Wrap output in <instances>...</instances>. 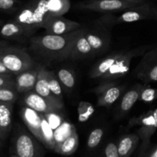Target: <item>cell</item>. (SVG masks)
Segmentation results:
<instances>
[{"mask_svg":"<svg viewBox=\"0 0 157 157\" xmlns=\"http://www.w3.org/2000/svg\"><path fill=\"white\" fill-rule=\"evenodd\" d=\"M78 30L79 29L65 35L46 33L43 36H32L29 39V49L35 55L46 62L69 59Z\"/></svg>","mask_w":157,"mask_h":157,"instance_id":"6da1fadb","label":"cell"},{"mask_svg":"<svg viewBox=\"0 0 157 157\" xmlns=\"http://www.w3.org/2000/svg\"><path fill=\"white\" fill-rule=\"evenodd\" d=\"M50 18L46 10V0H32L18 13L14 21L23 26L30 36L37 29H43Z\"/></svg>","mask_w":157,"mask_h":157,"instance_id":"7a4b0ae2","label":"cell"},{"mask_svg":"<svg viewBox=\"0 0 157 157\" xmlns=\"http://www.w3.org/2000/svg\"><path fill=\"white\" fill-rule=\"evenodd\" d=\"M0 62L13 75L33 69L35 66L33 58L25 49L8 45L0 46Z\"/></svg>","mask_w":157,"mask_h":157,"instance_id":"3957f363","label":"cell"},{"mask_svg":"<svg viewBox=\"0 0 157 157\" xmlns=\"http://www.w3.org/2000/svg\"><path fill=\"white\" fill-rule=\"evenodd\" d=\"M15 154L19 157H43L44 150L33 134L19 125L16 126L13 139Z\"/></svg>","mask_w":157,"mask_h":157,"instance_id":"277c9868","label":"cell"},{"mask_svg":"<svg viewBox=\"0 0 157 157\" xmlns=\"http://www.w3.org/2000/svg\"><path fill=\"white\" fill-rule=\"evenodd\" d=\"M140 126L137 134L142 140L140 157H144L150 144L151 137L157 129V107L129 120V126Z\"/></svg>","mask_w":157,"mask_h":157,"instance_id":"5b68a950","label":"cell"},{"mask_svg":"<svg viewBox=\"0 0 157 157\" xmlns=\"http://www.w3.org/2000/svg\"><path fill=\"white\" fill-rule=\"evenodd\" d=\"M151 47V46H143L129 50L123 51L121 56L101 77L100 79L105 82H109L124 76L129 72L132 60L136 57L144 55L146 52L150 50Z\"/></svg>","mask_w":157,"mask_h":157,"instance_id":"8992f818","label":"cell"},{"mask_svg":"<svg viewBox=\"0 0 157 157\" xmlns=\"http://www.w3.org/2000/svg\"><path fill=\"white\" fill-rule=\"evenodd\" d=\"M136 4L124 0H85L76 4L75 7L80 10L99 12V13H113L126 10L136 6Z\"/></svg>","mask_w":157,"mask_h":157,"instance_id":"52a82bcc","label":"cell"},{"mask_svg":"<svg viewBox=\"0 0 157 157\" xmlns=\"http://www.w3.org/2000/svg\"><path fill=\"white\" fill-rule=\"evenodd\" d=\"M134 74L145 84L157 82V51L155 48L143 55Z\"/></svg>","mask_w":157,"mask_h":157,"instance_id":"ba28073f","label":"cell"},{"mask_svg":"<svg viewBox=\"0 0 157 157\" xmlns=\"http://www.w3.org/2000/svg\"><path fill=\"white\" fill-rule=\"evenodd\" d=\"M123 86L112 81L105 82L96 87L93 90L97 95V105L102 107H109L121 96Z\"/></svg>","mask_w":157,"mask_h":157,"instance_id":"9c48e42d","label":"cell"},{"mask_svg":"<svg viewBox=\"0 0 157 157\" xmlns=\"http://www.w3.org/2000/svg\"><path fill=\"white\" fill-rule=\"evenodd\" d=\"M24 104L39 113L61 112L64 109V105L55 103L46 98L39 96L34 90L25 93L24 96Z\"/></svg>","mask_w":157,"mask_h":157,"instance_id":"30bf717a","label":"cell"},{"mask_svg":"<svg viewBox=\"0 0 157 157\" xmlns=\"http://www.w3.org/2000/svg\"><path fill=\"white\" fill-rule=\"evenodd\" d=\"M154 9L148 3H142L127 9L115 19V24L131 23L153 17Z\"/></svg>","mask_w":157,"mask_h":157,"instance_id":"8fae6325","label":"cell"},{"mask_svg":"<svg viewBox=\"0 0 157 157\" xmlns=\"http://www.w3.org/2000/svg\"><path fill=\"white\" fill-rule=\"evenodd\" d=\"M80 28L79 22L66 19L63 16L51 17L43 27L46 33L52 35H65Z\"/></svg>","mask_w":157,"mask_h":157,"instance_id":"7c38bea8","label":"cell"},{"mask_svg":"<svg viewBox=\"0 0 157 157\" xmlns=\"http://www.w3.org/2000/svg\"><path fill=\"white\" fill-rule=\"evenodd\" d=\"M20 116L29 130L39 143H43L41 133V123L43 113H39L24 105L20 109Z\"/></svg>","mask_w":157,"mask_h":157,"instance_id":"4fadbf2b","label":"cell"},{"mask_svg":"<svg viewBox=\"0 0 157 157\" xmlns=\"http://www.w3.org/2000/svg\"><path fill=\"white\" fill-rule=\"evenodd\" d=\"M86 37L96 56L103 53L108 49L110 44L109 35L104 29H93L90 31L86 29Z\"/></svg>","mask_w":157,"mask_h":157,"instance_id":"5bb4252c","label":"cell"},{"mask_svg":"<svg viewBox=\"0 0 157 157\" xmlns=\"http://www.w3.org/2000/svg\"><path fill=\"white\" fill-rule=\"evenodd\" d=\"M93 56L96 55L93 52L90 43L87 41L86 37V29L82 28L79 29L72 46L69 59L78 60Z\"/></svg>","mask_w":157,"mask_h":157,"instance_id":"9a60e30c","label":"cell"},{"mask_svg":"<svg viewBox=\"0 0 157 157\" xmlns=\"http://www.w3.org/2000/svg\"><path fill=\"white\" fill-rule=\"evenodd\" d=\"M39 66L37 68H33L16 75L15 78L16 89L18 93H26L34 90L37 79Z\"/></svg>","mask_w":157,"mask_h":157,"instance_id":"2e32d148","label":"cell"},{"mask_svg":"<svg viewBox=\"0 0 157 157\" xmlns=\"http://www.w3.org/2000/svg\"><path fill=\"white\" fill-rule=\"evenodd\" d=\"M48 71L49 70L45 66H39V72H38L37 79H36L34 91L38 93L39 96L46 98V99L51 101V102L63 105V102L59 101L51 93L49 86V81H48Z\"/></svg>","mask_w":157,"mask_h":157,"instance_id":"e0dca14e","label":"cell"},{"mask_svg":"<svg viewBox=\"0 0 157 157\" xmlns=\"http://www.w3.org/2000/svg\"><path fill=\"white\" fill-rule=\"evenodd\" d=\"M138 134H126L120 139L117 145L118 152L120 157H129L136 150L140 143Z\"/></svg>","mask_w":157,"mask_h":157,"instance_id":"ac0fdd59","label":"cell"},{"mask_svg":"<svg viewBox=\"0 0 157 157\" xmlns=\"http://www.w3.org/2000/svg\"><path fill=\"white\" fill-rule=\"evenodd\" d=\"M123 51L117 52L115 53L110 54L109 56L104 57L100 61L97 62L96 64L93 66V69L90 70V76L92 78H100L110 67L116 62V60L121 56Z\"/></svg>","mask_w":157,"mask_h":157,"instance_id":"d6986e66","label":"cell"},{"mask_svg":"<svg viewBox=\"0 0 157 157\" xmlns=\"http://www.w3.org/2000/svg\"><path fill=\"white\" fill-rule=\"evenodd\" d=\"M13 104L0 101V131L6 138L12 128Z\"/></svg>","mask_w":157,"mask_h":157,"instance_id":"ffe728a7","label":"cell"},{"mask_svg":"<svg viewBox=\"0 0 157 157\" xmlns=\"http://www.w3.org/2000/svg\"><path fill=\"white\" fill-rule=\"evenodd\" d=\"M143 86V85H141V84H136L135 86H133L125 93L120 105V110L122 114H126L129 113L133 105L136 103L140 98V92Z\"/></svg>","mask_w":157,"mask_h":157,"instance_id":"44dd1931","label":"cell"},{"mask_svg":"<svg viewBox=\"0 0 157 157\" xmlns=\"http://www.w3.org/2000/svg\"><path fill=\"white\" fill-rule=\"evenodd\" d=\"M0 35L7 39H19L24 36H29L25 29L14 20L10 21L2 25Z\"/></svg>","mask_w":157,"mask_h":157,"instance_id":"7402d4cb","label":"cell"},{"mask_svg":"<svg viewBox=\"0 0 157 157\" xmlns=\"http://www.w3.org/2000/svg\"><path fill=\"white\" fill-rule=\"evenodd\" d=\"M46 6L50 17L62 16L70 8L69 0H46Z\"/></svg>","mask_w":157,"mask_h":157,"instance_id":"603a6c76","label":"cell"},{"mask_svg":"<svg viewBox=\"0 0 157 157\" xmlns=\"http://www.w3.org/2000/svg\"><path fill=\"white\" fill-rule=\"evenodd\" d=\"M78 146V136L76 131L69 136L61 144L55 148L54 151L63 155H70L76 151Z\"/></svg>","mask_w":157,"mask_h":157,"instance_id":"cb8c5ba5","label":"cell"},{"mask_svg":"<svg viewBox=\"0 0 157 157\" xmlns=\"http://www.w3.org/2000/svg\"><path fill=\"white\" fill-rule=\"evenodd\" d=\"M75 131L76 129L73 124L66 120H64L63 123L56 129L54 130V138H55L56 143L55 148L61 144L66 139H67Z\"/></svg>","mask_w":157,"mask_h":157,"instance_id":"d4e9b609","label":"cell"},{"mask_svg":"<svg viewBox=\"0 0 157 157\" xmlns=\"http://www.w3.org/2000/svg\"><path fill=\"white\" fill-rule=\"evenodd\" d=\"M56 76L65 90L69 92L73 90L75 86V78L72 70L66 68H62L58 70Z\"/></svg>","mask_w":157,"mask_h":157,"instance_id":"484cf974","label":"cell"},{"mask_svg":"<svg viewBox=\"0 0 157 157\" xmlns=\"http://www.w3.org/2000/svg\"><path fill=\"white\" fill-rule=\"evenodd\" d=\"M41 133L43 136V144L47 149L54 150L55 149L56 143L54 138V130L51 128L47 120H46L44 115L43 114L41 123Z\"/></svg>","mask_w":157,"mask_h":157,"instance_id":"4316f807","label":"cell"},{"mask_svg":"<svg viewBox=\"0 0 157 157\" xmlns=\"http://www.w3.org/2000/svg\"><path fill=\"white\" fill-rule=\"evenodd\" d=\"M48 81H49V86L51 93L59 101L63 102V87L57 78L56 74L54 73L52 71H48Z\"/></svg>","mask_w":157,"mask_h":157,"instance_id":"83f0119b","label":"cell"},{"mask_svg":"<svg viewBox=\"0 0 157 157\" xmlns=\"http://www.w3.org/2000/svg\"><path fill=\"white\" fill-rule=\"evenodd\" d=\"M95 109L90 102L86 101H81L78 103V120L80 123H86L93 116Z\"/></svg>","mask_w":157,"mask_h":157,"instance_id":"f1b7e54d","label":"cell"},{"mask_svg":"<svg viewBox=\"0 0 157 157\" xmlns=\"http://www.w3.org/2000/svg\"><path fill=\"white\" fill-rule=\"evenodd\" d=\"M104 136V130L102 128H96L91 131L87 140V147L89 149H94L99 146L102 137Z\"/></svg>","mask_w":157,"mask_h":157,"instance_id":"f546056e","label":"cell"},{"mask_svg":"<svg viewBox=\"0 0 157 157\" xmlns=\"http://www.w3.org/2000/svg\"><path fill=\"white\" fill-rule=\"evenodd\" d=\"M18 92L16 88H5L0 89V101L4 102L13 104L18 99Z\"/></svg>","mask_w":157,"mask_h":157,"instance_id":"4dcf8cb0","label":"cell"},{"mask_svg":"<svg viewBox=\"0 0 157 157\" xmlns=\"http://www.w3.org/2000/svg\"><path fill=\"white\" fill-rule=\"evenodd\" d=\"M157 99V88H151L148 86L143 85L140 92L139 100L150 103Z\"/></svg>","mask_w":157,"mask_h":157,"instance_id":"1f68e13d","label":"cell"},{"mask_svg":"<svg viewBox=\"0 0 157 157\" xmlns=\"http://www.w3.org/2000/svg\"><path fill=\"white\" fill-rule=\"evenodd\" d=\"M46 120L53 130L56 129L64 121V118L60 114V112H52V113H45Z\"/></svg>","mask_w":157,"mask_h":157,"instance_id":"d6a6232c","label":"cell"},{"mask_svg":"<svg viewBox=\"0 0 157 157\" xmlns=\"http://www.w3.org/2000/svg\"><path fill=\"white\" fill-rule=\"evenodd\" d=\"M19 4V0H0V10L13 11L18 8Z\"/></svg>","mask_w":157,"mask_h":157,"instance_id":"836d02e7","label":"cell"},{"mask_svg":"<svg viewBox=\"0 0 157 157\" xmlns=\"http://www.w3.org/2000/svg\"><path fill=\"white\" fill-rule=\"evenodd\" d=\"M104 157H120L116 143L113 142L107 143L104 149Z\"/></svg>","mask_w":157,"mask_h":157,"instance_id":"e575fe53","label":"cell"},{"mask_svg":"<svg viewBox=\"0 0 157 157\" xmlns=\"http://www.w3.org/2000/svg\"><path fill=\"white\" fill-rule=\"evenodd\" d=\"M5 87L16 88L15 78H13V75L0 77V89Z\"/></svg>","mask_w":157,"mask_h":157,"instance_id":"d590c367","label":"cell"},{"mask_svg":"<svg viewBox=\"0 0 157 157\" xmlns=\"http://www.w3.org/2000/svg\"><path fill=\"white\" fill-rule=\"evenodd\" d=\"M0 74H2V75H13L2 62H0Z\"/></svg>","mask_w":157,"mask_h":157,"instance_id":"8d00e7d4","label":"cell"},{"mask_svg":"<svg viewBox=\"0 0 157 157\" xmlns=\"http://www.w3.org/2000/svg\"><path fill=\"white\" fill-rule=\"evenodd\" d=\"M144 157H157V145L149 152L146 154Z\"/></svg>","mask_w":157,"mask_h":157,"instance_id":"74e56055","label":"cell"},{"mask_svg":"<svg viewBox=\"0 0 157 157\" xmlns=\"http://www.w3.org/2000/svg\"><path fill=\"white\" fill-rule=\"evenodd\" d=\"M124 1L131 2V3L136 4V5H140V4L143 3V2H144L145 0H124Z\"/></svg>","mask_w":157,"mask_h":157,"instance_id":"f35d334b","label":"cell"},{"mask_svg":"<svg viewBox=\"0 0 157 157\" xmlns=\"http://www.w3.org/2000/svg\"><path fill=\"white\" fill-rule=\"evenodd\" d=\"M153 17L155 18V19L157 20V9L153 10Z\"/></svg>","mask_w":157,"mask_h":157,"instance_id":"ab89813d","label":"cell"},{"mask_svg":"<svg viewBox=\"0 0 157 157\" xmlns=\"http://www.w3.org/2000/svg\"><path fill=\"white\" fill-rule=\"evenodd\" d=\"M7 43L6 42H5V41H1V40H0V46H7Z\"/></svg>","mask_w":157,"mask_h":157,"instance_id":"60d3db41","label":"cell"},{"mask_svg":"<svg viewBox=\"0 0 157 157\" xmlns=\"http://www.w3.org/2000/svg\"><path fill=\"white\" fill-rule=\"evenodd\" d=\"M0 139H1L2 140H5V138H4L3 135H2V132H1V131H0Z\"/></svg>","mask_w":157,"mask_h":157,"instance_id":"b9f144b4","label":"cell"},{"mask_svg":"<svg viewBox=\"0 0 157 157\" xmlns=\"http://www.w3.org/2000/svg\"><path fill=\"white\" fill-rule=\"evenodd\" d=\"M10 157H19V155H16V154H13V155H11V156Z\"/></svg>","mask_w":157,"mask_h":157,"instance_id":"7bdbcfd3","label":"cell"},{"mask_svg":"<svg viewBox=\"0 0 157 157\" xmlns=\"http://www.w3.org/2000/svg\"><path fill=\"white\" fill-rule=\"evenodd\" d=\"M6 75H2V74H0V77H2V76H6Z\"/></svg>","mask_w":157,"mask_h":157,"instance_id":"ee69618b","label":"cell"},{"mask_svg":"<svg viewBox=\"0 0 157 157\" xmlns=\"http://www.w3.org/2000/svg\"><path fill=\"white\" fill-rule=\"evenodd\" d=\"M1 146H2V140L0 139V147H1Z\"/></svg>","mask_w":157,"mask_h":157,"instance_id":"f6af8a7d","label":"cell"},{"mask_svg":"<svg viewBox=\"0 0 157 157\" xmlns=\"http://www.w3.org/2000/svg\"><path fill=\"white\" fill-rule=\"evenodd\" d=\"M2 21L1 20V19H0V25H2Z\"/></svg>","mask_w":157,"mask_h":157,"instance_id":"bcb514c9","label":"cell"},{"mask_svg":"<svg viewBox=\"0 0 157 157\" xmlns=\"http://www.w3.org/2000/svg\"><path fill=\"white\" fill-rule=\"evenodd\" d=\"M155 50H156V51H157V47H156V48H155Z\"/></svg>","mask_w":157,"mask_h":157,"instance_id":"7dc6e473","label":"cell"}]
</instances>
